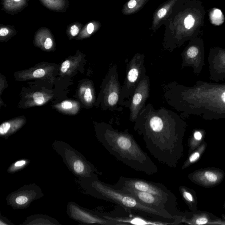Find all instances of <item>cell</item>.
<instances>
[{"label":"cell","mask_w":225,"mask_h":225,"mask_svg":"<svg viewBox=\"0 0 225 225\" xmlns=\"http://www.w3.org/2000/svg\"><path fill=\"white\" fill-rule=\"evenodd\" d=\"M203 177L205 181L208 183H214L217 181L218 175L216 174L211 171H206L204 173Z\"/></svg>","instance_id":"cell-16"},{"label":"cell","mask_w":225,"mask_h":225,"mask_svg":"<svg viewBox=\"0 0 225 225\" xmlns=\"http://www.w3.org/2000/svg\"><path fill=\"white\" fill-rule=\"evenodd\" d=\"M112 186L116 189L127 188L139 191L150 193L169 202L172 200L174 197L171 192L162 184L148 181L140 179L121 176L119 178L118 182Z\"/></svg>","instance_id":"cell-7"},{"label":"cell","mask_w":225,"mask_h":225,"mask_svg":"<svg viewBox=\"0 0 225 225\" xmlns=\"http://www.w3.org/2000/svg\"><path fill=\"white\" fill-rule=\"evenodd\" d=\"M40 191L41 190L38 186H24L8 196V204L16 209L26 208L34 200L40 198L39 195L42 194Z\"/></svg>","instance_id":"cell-9"},{"label":"cell","mask_w":225,"mask_h":225,"mask_svg":"<svg viewBox=\"0 0 225 225\" xmlns=\"http://www.w3.org/2000/svg\"><path fill=\"white\" fill-rule=\"evenodd\" d=\"M222 98L223 101L225 102V92L222 95Z\"/></svg>","instance_id":"cell-35"},{"label":"cell","mask_w":225,"mask_h":225,"mask_svg":"<svg viewBox=\"0 0 225 225\" xmlns=\"http://www.w3.org/2000/svg\"><path fill=\"white\" fill-rule=\"evenodd\" d=\"M122 88L118 66L116 64L112 65L110 66L102 86L101 100L103 110L112 112L122 110L119 105Z\"/></svg>","instance_id":"cell-6"},{"label":"cell","mask_w":225,"mask_h":225,"mask_svg":"<svg viewBox=\"0 0 225 225\" xmlns=\"http://www.w3.org/2000/svg\"><path fill=\"white\" fill-rule=\"evenodd\" d=\"M78 28L76 25H73L70 28V33L73 36H75L79 33Z\"/></svg>","instance_id":"cell-27"},{"label":"cell","mask_w":225,"mask_h":225,"mask_svg":"<svg viewBox=\"0 0 225 225\" xmlns=\"http://www.w3.org/2000/svg\"><path fill=\"white\" fill-rule=\"evenodd\" d=\"M179 122L172 111L155 110L151 103L145 106L134 122L135 131L151 155L168 167H175L180 155Z\"/></svg>","instance_id":"cell-1"},{"label":"cell","mask_w":225,"mask_h":225,"mask_svg":"<svg viewBox=\"0 0 225 225\" xmlns=\"http://www.w3.org/2000/svg\"><path fill=\"white\" fill-rule=\"evenodd\" d=\"M182 192L183 197L186 201H189V202H191L193 201V196L191 194H190L188 192L185 191L184 189L182 190Z\"/></svg>","instance_id":"cell-22"},{"label":"cell","mask_w":225,"mask_h":225,"mask_svg":"<svg viewBox=\"0 0 225 225\" xmlns=\"http://www.w3.org/2000/svg\"><path fill=\"white\" fill-rule=\"evenodd\" d=\"M97 138L107 151L131 169L151 175L158 167L128 130L122 131L103 123L97 129Z\"/></svg>","instance_id":"cell-2"},{"label":"cell","mask_w":225,"mask_h":225,"mask_svg":"<svg viewBox=\"0 0 225 225\" xmlns=\"http://www.w3.org/2000/svg\"><path fill=\"white\" fill-rule=\"evenodd\" d=\"M200 154L198 152L194 153L193 155H191V157L189 158V162L193 163V162L197 161L200 158Z\"/></svg>","instance_id":"cell-25"},{"label":"cell","mask_w":225,"mask_h":225,"mask_svg":"<svg viewBox=\"0 0 225 225\" xmlns=\"http://www.w3.org/2000/svg\"><path fill=\"white\" fill-rule=\"evenodd\" d=\"M208 220L206 218H200L196 220V223L198 225H203L207 223Z\"/></svg>","instance_id":"cell-29"},{"label":"cell","mask_w":225,"mask_h":225,"mask_svg":"<svg viewBox=\"0 0 225 225\" xmlns=\"http://www.w3.org/2000/svg\"><path fill=\"white\" fill-rule=\"evenodd\" d=\"M150 88V77L145 74L125 106L128 107L130 110L129 120L131 122H135L139 114L145 106L146 102L149 97Z\"/></svg>","instance_id":"cell-8"},{"label":"cell","mask_w":225,"mask_h":225,"mask_svg":"<svg viewBox=\"0 0 225 225\" xmlns=\"http://www.w3.org/2000/svg\"><path fill=\"white\" fill-rule=\"evenodd\" d=\"M194 137L197 140H201L202 138V135L199 131H196L194 134Z\"/></svg>","instance_id":"cell-34"},{"label":"cell","mask_w":225,"mask_h":225,"mask_svg":"<svg viewBox=\"0 0 225 225\" xmlns=\"http://www.w3.org/2000/svg\"><path fill=\"white\" fill-rule=\"evenodd\" d=\"M12 128V124L9 122H5L0 126V134L5 135L9 133Z\"/></svg>","instance_id":"cell-17"},{"label":"cell","mask_w":225,"mask_h":225,"mask_svg":"<svg viewBox=\"0 0 225 225\" xmlns=\"http://www.w3.org/2000/svg\"><path fill=\"white\" fill-rule=\"evenodd\" d=\"M136 4H137V2L135 0H131L128 3V8L130 9H132L136 6Z\"/></svg>","instance_id":"cell-32"},{"label":"cell","mask_w":225,"mask_h":225,"mask_svg":"<svg viewBox=\"0 0 225 225\" xmlns=\"http://www.w3.org/2000/svg\"><path fill=\"white\" fill-rule=\"evenodd\" d=\"M198 48L195 46H192L189 48L187 52V55L188 58H195L198 55Z\"/></svg>","instance_id":"cell-19"},{"label":"cell","mask_w":225,"mask_h":225,"mask_svg":"<svg viewBox=\"0 0 225 225\" xmlns=\"http://www.w3.org/2000/svg\"><path fill=\"white\" fill-rule=\"evenodd\" d=\"M195 19L191 15H188L184 20V24L187 29H190L194 26Z\"/></svg>","instance_id":"cell-18"},{"label":"cell","mask_w":225,"mask_h":225,"mask_svg":"<svg viewBox=\"0 0 225 225\" xmlns=\"http://www.w3.org/2000/svg\"><path fill=\"white\" fill-rule=\"evenodd\" d=\"M101 216L114 222L117 223L119 225H166L174 224V223L161 220L149 219L137 215L131 216H120L113 215H100Z\"/></svg>","instance_id":"cell-12"},{"label":"cell","mask_w":225,"mask_h":225,"mask_svg":"<svg viewBox=\"0 0 225 225\" xmlns=\"http://www.w3.org/2000/svg\"><path fill=\"white\" fill-rule=\"evenodd\" d=\"M84 99L87 102H91L93 100V96L91 93V89L88 88L85 90V94H84Z\"/></svg>","instance_id":"cell-21"},{"label":"cell","mask_w":225,"mask_h":225,"mask_svg":"<svg viewBox=\"0 0 225 225\" xmlns=\"http://www.w3.org/2000/svg\"><path fill=\"white\" fill-rule=\"evenodd\" d=\"M223 15L221 10L216 9L214 10L211 15V21L214 24L219 25L222 23Z\"/></svg>","instance_id":"cell-14"},{"label":"cell","mask_w":225,"mask_h":225,"mask_svg":"<svg viewBox=\"0 0 225 225\" xmlns=\"http://www.w3.org/2000/svg\"><path fill=\"white\" fill-rule=\"evenodd\" d=\"M117 189L122 190L129 195H132L142 204L159 211L170 216L173 219L175 218V216L172 215L169 211V201L153 194L135 191L133 189L125 187Z\"/></svg>","instance_id":"cell-10"},{"label":"cell","mask_w":225,"mask_h":225,"mask_svg":"<svg viewBox=\"0 0 225 225\" xmlns=\"http://www.w3.org/2000/svg\"><path fill=\"white\" fill-rule=\"evenodd\" d=\"M33 98L35 102L38 105H41L44 102V98L43 94L40 92H36L33 95Z\"/></svg>","instance_id":"cell-20"},{"label":"cell","mask_w":225,"mask_h":225,"mask_svg":"<svg viewBox=\"0 0 225 225\" xmlns=\"http://www.w3.org/2000/svg\"><path fill=\"white\" fill-rule=\"evenodd\" d=\"M52 45H53V42H52L51 39H50V38L46 39L45 44H44L45 48L46 49H49L52 47Z\"/></svg>","instance_id":"cell-28"},{"label":"cell","mask_w":225,"mask_h":225,"mask_svg":"<svg viewBox=\"0 0 225 225\" xmlns=\"http://www.w3.org/2000/svg\"><path fill=\"white\" fill-rule=\"evenodd\" d=\"M82 187L89 195L116 203L127 211H135L145 216L158 218L169 221L173 218L158 210L142 204L132 195L122 190L113 187L112 186L102 182L98 176L92 178H80Z\"/></svg>","instance_id":"cell-3"},{"label":"cell","mask_w":225,"mask_h":225,"mask_svg":"<svg viewBox=\"0 0 225 225\" xmlns=\"http://www.w3.org/2000/svg\"><path fill=\"white\" fill-rule=\"evenodd\" d=\"M87 30L89 34H91L93 32V30H94V25L92 23H90L88 25Z\"/></svg>","instance_id":"cell-33"},{"label":"cell","mask_w":225,"mask_h":225,"mask_svg":"<svg viewBox=\"0 0 225 225\" xmlns=\"http://www.w3.org/2000/svg\"><path fill=\"white\" fill-rule=\"evenodd\" d=\"M144 58V55L138 53L127 63L126 75L119 101L121 106H125L143 76L146 74Z\"/></svg>","instance_id":"cell-5"},{"label":"cell","mask_w":225,"mask_h":225,"mask_svg":"<svg viewBox=\"0 0 225 225\" xmlns=\"http://www.w3.org/2000/svg\"><path fill=\"white\" fill-rule=\"evenodd\" d=\"M8 34H9V30L6 28H3L0 30V36H6Z\"/></svg>","instance_id":"cell-31"},{"label":"cell","mask_w":225,"mask_h":225,"mask_svg":"<svg viewBox=\"0 0 225 225\" xmlns=\"http://www.w3.org/2000/svg\"><path fill=\"white\" fill-rule=\"evenodd\" d=\"M53 147L62 157L64 162L74 174L80 178H91L97 176L95 167L85 157L65 143H53Z\"/></svg>","instance_id":"cell-4"},{"label":"cell","mask_w":225,"mask_h":225,"mask_svg":"<svg viewBox=\"0 0 225 225\" xmlns=\"http://www.w3.org/2000/svg\"><path fill=\"white\" fill-rule=\"evenodd\" d=\"M27 161L25 160H20V161H16V162L14 163L13 165L10 166V167L9 168L8 171H9V173L15 172V171H18V169H22V168H23L27 164Z\"/></svg>","instance_id":"cell-15"},{"label":"cell","mask_w":225,"mask_h":225,"mask_svg":"<svg viewBox=\"0 0 225 225\" xmlns=\"http://www.w3.org/2000/svg\"><path fill=\"white\" fill-rule=\"evenodd\" d=\"M61 106L64 109H70L72 108L73 104L70 102L66 101L62 103Z\"/></svg>","instance_id":"cell-26"},{"label":"cell","mask_w":225,"mask_h":225,"mask_svg":"<svg viewBox=\"0 0 225 225\" xmlns=\"http://www.w3.org/2000/svg\"><path fill=\"white\" fill-rule=\"evenodd\" d=\"M166 12H167V10H166V9L163 8V9H160V10L158 11V17H159V18H162V17H164V15H165V14H166Z\"/></svg>","instance_id":"cell-30"},{"label":"cell","mask_w":225,"mask_h":225,"mask_svg":"<svg viewBox=\"0 0 225 225\" xmlns=\"http://www.w3.org/2000/svg\"><path fill=\"white\" fill-rule=\"evenodd\" d=\"M14 1H15V2H19V1H21V0H14Z\"/></svg>","instance_id":"cell-36"},{"label":"cell","mask_w":225,"mask_h":225,"mask_svg":"<svg viewBox=\"0 0 225 225\" xmlns=\"http://www.w3.org/2000/svg\"><path fill=\"white\" fill-rule=\"evenodd\" d=\"M67 213L73 219L84 223L119 225L117 223L104 218L100 215L88 211L73 202H70L68 204Z\"/></svg>","instance_id":"cell-11"},{"label":"cell","mask_w":225,"mask_h":225,"mask_svg":"<svg viewBox=\"0 0 225 225\" xmlns=\"http://www.w3.org/2000/svg\"><path fill=\"white\" fill-rule=\"evenodd\" d=\"M22 224H59L57 221L52 218L44 215H35L27 218Z\"/></svg>","instance_id":"cell-13"},{"label":"cell","mask_w":225,"mask_h":225,"mask_svg":"<svg viewBox=\"0 0 225 225\" xmlns=\"http://www.w3.org/2000/svg\"><path fill=\"white\" fill-rule=\"evenodd\" d=\"M45 75V70L42 69H37L33 73V76L34 78H39L42 77Z\"/></svg>","instance_id":"cell-23"},{"label":"cell","mask_w":225,"mask_h":225,"mask_svg":"<svg viewBox=\"0 0 225 225\" xmlns=\"http://www.w3.org/2000/svg\"><path fill=\"white\" fill-rule=\"evenodd\" d=\"M70 62L69 61V60H66V61H65L64 62H63L61 68L62 72L63 73L66 72L68 69L69 68L70 66Z\"/></svg>","instance_id":"cell-24"}]
</instances>
